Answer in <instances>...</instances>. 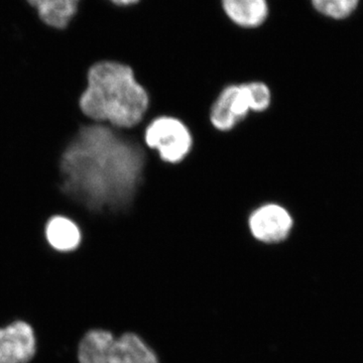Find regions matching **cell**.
Masks as SVG:
<instances>
[{
	"mask_svg": "<svg viewBox=\"0 0 363 363\" xmlns=\"http://www.w3.org/2000/svg\"><path fill=\"white\" fill-rule=\"evenodd\" d=\"M143 143L152 152H156L162 162L178 164L192 150V133L181 119L169 116H157L143 130Z\"/></svg>",
	"mask_w": 363,
	"mask_h": 363,
	"instance_id": "cell-5",
	"label": "cell"
},
{
	"mask_svg": "<svg viewBox=\"0 0 363 363\" xmlns=\"http://www.w3.org/2000/svg\"><path fill=\"white\" fill-rule=\"evenodd\" d=\"M360 0H311L315 11L332 20L342 21L357 11Z\"/></svg>",
	"mask_w": 363,
	"mask_h": 363,
	"instance_id": "cell-11",
	"label": "cell"
},
{
	"mask_svg": "<svg viewBox=\"0 0 363 363\" xmlns=\"http://www.w3.org/2000/svg\"><path fill=\"white\" fill-rule=\"evenodd\" d=\"M80 363H159L156 354L133 333L116 338L104 330L86 333L78 348Z\"/></svg>",
	"mask_w": 363,
	"mask_h": 363,
	"instance_id": "cell-4",
	"label": "cell"
},
{
	"mask_svg": "<svg viewBox=\"0 0 363 363\" xmlns=\"http://www.w3.org/2000/svg\"><path fill=\"white\" fill-rule=\"evenodd\" d=\"M45 236L52 250L63 253L75 252L83 240L82 231L78 224L64 216H54L48 221Z\"/></svg>",
	"mask_w": 363,
	"mask_h": 363,
	"instance_id": "cell-8",
	"label": "cell"
},
{
	"mask_svg": "<svg viewBox=\"0 0 363 363\" xmlns=\"http://www.w3.org/2000/svg\"><path fill=\"white\" fill-rule=\"evenodd\" d=\"M149 106V94L131 67L111 60L90 67L87 88L80 98L88 121L130 130L143 123Z\"/></svg>",
	"mask_w": 363,
	"mask_h": 363,
	"instance_id": "cell-2",
	"label": "cell"
},
{
	"mask_svg": "<svg viewBox=\"0 0 363 363\" xmlns=\"http://www.w3.org/2000/svg\"><path fill=\"white\" fill-rule=\"evenodd\" d=\"M143 126L121 130L87 121L60 162L61 192L76 223L88 217L117 216L130 211L142 186L150 150Z\"/></svg>",
	"mask_w": 363,
	"mask_h": 363,
	"instance_id": "cell-1",
	"label": "cell"
},
{
	"mask_svg": "<svg viewBox=\"0 0 363 363\" xmlns=\"http://www.w3.org/2000/svg\"><path fill=\"white\" fill-rule=\"evenodd\" d=\"M111 1L117 4V6H131V4H135L136 2L140 1V0H111Z\"/></svg>",
	"mask_w": 363,
	"mask_h": 363,
	"instance_id": "cell-12",
	"label": "cell"
},
{
	"mask_svg": "<svg viewBox=\"0 0 363 363\" xmlns=\"http://www.w3.org/2000/svg\"><path fill=\"white\" fill-rule=\"evenodd\" d=\"M37 9L40 20L45 25L58 30L68 26L77 13L80 0H28Z\"/></svg>",
	"mask_w": 363,
	"mask_h": 363,
	"instance_id": "cell-10",
	"label": "cell"
},
{
	"mask_svg": "<svg viewBox=\"0 0 363 363\" xmlns=\"http://www.w3.org/2000/svg\"><path fill=\"white\" fill-rule=\"evenodd\" d=\"M229 20L247 30H253L266 23L269 16L267 0H221Z\"/></svg>",
	"mask_w": 363,
	"mask_h": 363,
	"instance_id": "cell-9",
	"label": "cell"
},
{
	"mask_svg": "<svg viewBox=\"0 0 363 363\" xmlns=\"http://www.w3.org/2000/svg\"><path fill=\"white\" fill-rule=\"evenodd\" d=\"M37 350L35 332L26 322L0 328V363H28Z\"/></svg>",
	"mask_w": 363,
	"mask_h": 363,
	"instance_id": "cell-7",
	"label": "cell"
},
{
	"mask_svg": "<svg viewBox=\"0 0 363 363\" xmlns=\"http://www.w3.org/2000/svg\"><path fill=\"white\" fill-rule=\"evenodd\" d=\"M272 101L271 89L260 81L226 86L211 105L210 123L215 130L228 133L250 113L266 112L271 107Z\"/></svg>",
	"mask_w": 363,
	"mask_h": 363,
	"instance_id": "cell-3",
	"label": "cell"
},
{
	"mask_svg": "<svg viewBox=\"0 0 363 363\" xmlns=\"http://www.w3.org/2000/svg\"><path fill=\"white\" fill-rule=\"evenodd\" d=\"M293 214L279 203L267 202L255 208L247 225L253 240L262 245H277L290 236L294 228Z\"/></svg>",
	"mask_w": 363,
	"mask_h": 363,
	"instance_id": "cell-6",
	"label": "cell"
}]
</instances>
